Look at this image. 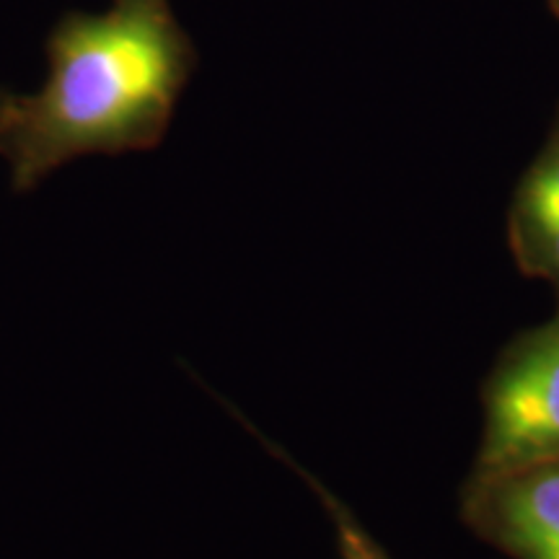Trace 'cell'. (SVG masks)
Returning a JSON list of instances; mask_svg holds the SVG:
<instances>
[{
  "label": "cell",
  "mask_w": 559,
  "mask_h": 559,
  "mask_svg": "<svg viewBox=\"0 0 559 559\" xmlns=\"http://www.w3.org/2000/svg\"><path fill=\"white\" fill-rule=\"evenodd\" d=\"M260 440H264V445H267L272 453H277V456L283 459L285 464L290 466V469H296L300 477L306 479V485H309L313 492H317V498L321 500V506H324L326 513H330V521L334 523V531H337L340 559H391L386 555V549H383L381 544L376 542L366 528H362V523L358 521V515H355L353 510H349L345 502H342L337 495L332 492V489H326L317 477H313V474L306 472L304 466H298V461H293L288 453L280 451L277 445L270 443L267 438L260 436Z\"/></svg>",
  "instance_id": "5"
},
{
  "label": "cell",
  "mask_w": 559,
  "mask_h": 559,
  "mask_svg": "<svg viewBox=\"0 0 559 559\" xmlns=\"http://www.w3.org/2000/svg\"><path fill=\"white\" fill-rule=\"evenodd\" d=\"M508 243L515 267L526 277L547 280L559 300V107L539 153L515 185Z\"/></svg>",
  "instance_id": "4"
},
{
  "label": "cell",
  "mask_w": 559,
  "mask_h": 559,
  "mask_svg": "<svg viewBox=\"0 0 559 559\" xmlns=\"http://www.w3.org/2000/svg\"><path fill=\"white\" fill-rule=\"evenodd\" d=\"M549 3V9H551V13H555V16L559 19V0H547Z\"/></svg>",
  "instance_id": "6"
},
{
  "label": "cell",
  "mask_w": 559,
  "mask_h": 559,
  "mask_svg": "<svg viewBox=\"0 0 559 559\" xmlns=\"http://www.w3.org/2000/svg\"><path fill=\"white\" fill-rule=\"evenodd\" d=\"M481 412L472 472L559 459V300L555 317L502 347L481 386Z\"/></svg>",
  "instance_id": "2"
},
{
  "label": "cell",
  "mask_w": 559,
  "mask_h": 559,
  "mask_svg": "<svg viewBox=\"0 0 559 559\" xmlns=\"http://www.w3.org/2000/svg\"><path fill=\"white\" fill-rule=\"evenodd\" d=\"M45 58V83L34 94L9 88L0 107V156L19 194L75 158L158 148L200 66L171 0L66 11Z\"/></svg>",
  "instance_id": "1"
},
{
  "label": "cell",
  "mask_w": 559,
  "mask_h": 559,
  "mask_svg": "<svg viewBox=\"0 0 559 559\" xmlns=\"http://www.w3.org/2000/svg\"><path fill=\"white\" fill-rule=\"evenodd\" d=\"M5 91H9V88H3V86H0V107H3V99H5Z\"/></svg>",
  "instance_id": "7"
},
{
  "label": "cell",
  "mask_w": 559,
  "mask_h": 559,
  "mask_svg": "<svg viewBox=\"0 0 559 559\" xmlns=\"http://www.w3.org/2000/svg\"><path fill=\"white\" fill-rule=\"evenodd\" d=\"M461 521L513 559H559V459L472 472L459 498Z\"/></svg>",
  "instance_id": "3"
}]
</instances>
